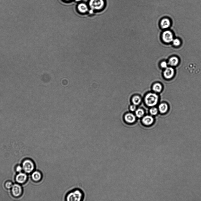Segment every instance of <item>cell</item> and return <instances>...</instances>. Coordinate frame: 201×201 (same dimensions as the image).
<instances>
[{
  "instance_id": "obj_3",
  "label": "cell",
  "mask_w": 201,
  "mask_h": 201,
  "mask_svg": "<svg viewBox=\"0 0 201 201\" xmlns=\"http://www.w3.org/2000/svg\"><path fill=\"white\" fill-rule=\"evenodd\" d=\"M158 97L157 95L155 93H150L145 97V103L149 106H153L158 103Z\"/></svg>"
},
{
  "instance_id": "obj_1",
  "label": "cell",
  "mask_w": 201,
  "mask_h": 201,
  "mask_svg": "<svg viewBox=\"0 0 201 201\" xmlns=\"http://www.w3.org/2000/svg\"><path fill=\"white\" fill-rule=\"evenodd\" d=\"M84 192L81 189L76 188L68 191L65 195V200L66 201H82L85 198Z\"/></svg>"
},
{
  "instance_id": "obj_12",
  "label": "cell",
  "mask_w": 201,
  "mask_h": 201,
  "mask_svg": "<svg viewBox=\"0 0 201 201\" xmlns=\"http://www.w3.org/2000/svg\"><path fill=\"white\" fill-rule=\"evenodd\" d=\"M126 121L129 123H133L135 121L136 118L134 115L132 113H128L125 117Z\"/></svg>"
},
{
  "instance_id": "obj_11",
  "label": "cell",
  "mask_w": 201,
  "mask_h": 201,
  "mask_svg": "<svg viewBox=\"0 0 201 201\" xmlns=\"http://www.w3.org/2000/svg\"><path fill=\"white\" fill-rule=\"evenodd\" d=\"M142 121L145 125H151L153 123L154 119L152 116L147 115L144 117Z\"/></svg>"
},
{
  "instance_id": "obj_18",
  "label": "cell",
  "mask_w": 201,
  "mask_h": 201,
  "mask_svg": "<svg viewBox=\"0 0 201 201\" xmlns=\"http://www.w3.org/2000/svg\"><path fill=\"white\" fill-rule=\"evenodd\" d=\"M135 114L137 117L140 118L143 116L144 112L142 109H139L136 111Z\"/></svg>"
},
{
  "instance_id": "obj_8",
  "label": "cell",
  "mask_w": 201,
  "mask_h": 201,
  "mask_svg": "<svg viewBox=\"0 0 201 201\" xmlns=\"http://www.w3.org/2000/svg\"><path fill=\"white\" fill-rule=\"evenodd\" d=\"M27 178V175L26 174L21 172L16 176V180L18 183L23 184L26 181Z\"/></svg>"
},
{
  "instance_id": "obj_24",
  "label": "cell",
  "mask_w": 201,
  "mask_h": 201,
  "mask_svg": "<svg viewBox=\"0 0 201 201\" xmlns=\"http://www.w3.org/2000/svg\"><path fill=\"white\" fill-rule=\"evenodd\" d=\"M136 105L134 104L131 105L130 107V109L132 111H135L136 109Z\"/></svg>"
},
{
  "instance_id": "obj_4",
  "label": "cell",
  "mask_w": 201,
  "mask_h": 201,
  "mask_svg": "<svg viewBox=\"0 0 201 201\" xmlns=\"http://www.w3.org/2000/svg\"><path fill=\"white\" fill-rule=\"evenodd\" d=\"M22 167L25 172L27 173H31L34 169V164L31 160H26L23 162Z\"/></svg>"
},
{
  "instance_id": "obj_19",
  "label": "cell",
  "mask_w": 201,
  "mask_h": 201,
  "mask_svg": "<svg viewBox=\"0 0 201 201\" xmlns=\"http://www.w3.org/2000/svg\"><path fill=\"white\" fill-rule=\"evenodd\" d=\"M158 110L156 108H153L151 109L150 110V112L152 115H155L158 113Z\"/></svg>"
},
{
  "instance_id": "obj_6",
  "label": "cell",
  "mask_w": 201,
  "mask_h": 201,
  "mask_svg": "<svg viewBox=\"0 0 201 201\" xmlns=\"http://www.w3.org/2000/svg\"><path fill=\"white\" fill-rule=\"evenodd\" d=\"M22 188L21 186L18 184H14L12 187V192L13 195L15 197L20 196L22 193Z\"/></svg>"
},
{
  "instance_id": "obj_10",
  "label": "cell",
  "mask_w": 201,
  "mask_h": 201,
  "mask_svg": "<svg viewBox=\"0 0 201 201\" xmlns=\"http://www.w3.org/2000/svg\"><path fill=\"white\" fill-rule=\"evenodd\" d=\"M160 26L162 29H165L168 28L170 26V20L167 18H165L162 19L160 22Z\"/></svg>"
},
{
  "instance_id": "obj_7",
  "label": "cell",
  "mask_w": 201,
  "mask_h": 201,
  "mask_svg": "<svg viewBox=\"0 0 201 201\" xmlns=\"http://www.w3.org/2000/svg\"><path fill=\"white\" fill-rule=\"evenodd\" d=\"M175 73L172 67H167L164 72V77L167 79H170L173 77Z\"/></svg>"
},
{
  "instance_id": "obj_15",
  "label": "cell",
  "mask_w": 201,
  "mask_h": 201,
  "mask_svg": "<svg viewBox=\"0 0 201 201\" xmlns=\"http://www.w3.org/2000/svg\"><path fill=\"white\" fill-rule=\"evenodd\" d=\"M178 59L176 57H172L169 59L168 64L171 66H175L178 64Z\"/></svg>"
},
{
  "instance_id": "obj_23",
  "label": "cell",
  "mask_w": 201,
  "mask_h": 201,
  "mask_svg": "<svg viewBox=\"0 0 201 201\" xmlns=\"http://www.w3.org/2000/svg\"><path fill=\"white\" fill-rule=\"evenodd\" d=\"M16 171L18 172H21L23 169L22 167L21 166L18 165L16 167Z\"/></svg>"
},
{
  "instance_id": "obj_5",
  "label": "cell",
  "mask_w": 201,
  "mask_h": 201,
  "mask_svg": "<svg viewBox=\"0 0 201 201\" xmlns=\"http://www.w3.org/2000/svg\"><path fill=\"white\" fill-rule=\"evenodd\" d=\"M162 39L165 43H168L173 41V35L171 32L167 31L164 32L162 35Z\"/></svg>"
},
{
  "instance_id": "obj_9",
  "label": "cell",
  "mask_w": 201,
  "mask_h": 201,
  "mask_svg": "<svg viewBox=\"0 0 201 201\" xmlns=\"http://www.w3.org/2000/svg\"><path fill=\"white\" fill-rule=\"evenodd\" d=\"M32 177L34 181L38 182L41 180L43 176L41 172L36 171L33 172L32 175Z\"/></svg>"
},
{
  "instance_id": "obj_26",
  "label": "cell",
  "mask_w": 201,
  "mask_h": 201,
  "mask_svg": "<svg viewBox=\"0 0 201 201\" xmlns=\"http://www.w3.org/2000/svg\"><path fill=\"white\" fill-rule=\"evenodd\" d=\"M76 2H79L81 1V0H75Z\"/></svg>"
},
{
  "instance_id": "obj_17",
  "label": "cell",
  "mask_w": 201,
  "mask_h": 201,
  "mask_svg": "<svg viewBox=\"0 0 201 201\" xmlns=\"http://www.w3.org/2000/svg\"><path fill=\"white\" fill-rule=\"evenodd\" d=\"M141 99L138 96H135L132 99V102L134 105H138L141 102Z\"/></svg>"
},
{
  "instance_id": "obj_25",
  "label": "cell",
  "mask_w": 201,
  "mask_h": 201,
  "mask_svg": "<svg viewBox=\"0 0 201 201\" xmlns=\"http://www.w3.org/2000/svg\"><path fill=\"white\" fill-rule=\"evenodd\" d=\"M93 10L91 9V10H90V11L89 13H91V14H92V13H93Z\"/></svg>"
},
{
  "instance_id": "obj_13",
  "label": "cell",
  "mask_w": 201,
  "mask_h": 201,
  "mask_svg": "<svg viewBox=\"0 0 201 201\" xmlns=\"http://www.w3.org/2000/svg\"><path fill=\"white\" fill-rule=\"evenodd\" d=\"M159 109L161 113H165L168 111V106L167 104L162 103L159 105Z\"/></svg>"
},
{
  "instance_id": "obj_14",
  "label": "cell",
  "mask_w": 201,
  "mask_h": 201,
  "mask_svg": "<svg viewBox=\"0 0 201 201\" xmlns=\"http://www.w3.org/2000/svg\"><path fill=\"white\" fill-rule=\"evenodd\" d=\"M78 8V11L81 13H84L88 11V7L84 3H82L79 5Z\"/></svg>"
},
{
  "instance_id": "obj_21",
  "label": "cell",
  "mask_w": 201,
  "mask_h": 201,
  "mask_svg": "<svg viewBox=\"0 0 201 201\" xmlns=\"http://www.w3.org/2000/svg\"><path fill=\"white\" fill-rule=\"evenodd\" d=\"M6 186L7 188L8 189L11 188L13 186V184L11 182L8 181L6 182Z\"/></svg>"
},
{
  "instance_id": "obj_27",
  "label": "cell",
  "mask_w": 201,
  "mask_h": 201,
  "mask_svg": "<svg viewBox=\"0 0 201 201\" xmlns=\"http://www.w3.org/2000/svg\"><path fill=\"white\" fill-rule=\"evenodd\" d=\"M65 1H70V0H65Z\"/></svg>"
},
{
  "instance_id": "obj_2",
  "label": "cell",
  "mask_w": 201,
  "mask_h": 201,
  "mask_svg": "<svg viewBox=\"0 0 201 201\" xmlns=\"http://www.w3.org/2000/svg\"><path fill=\"white\" fill-rule=\"evenodd\" d=\"M89 6L91 9L102 11L105 9L107 6L106 0H90Z\"/></svg>"
},
{
  "instance_id": "obj_22",
  "label": "cell",
  "mask_w": 201,
  "mask_h": 201,
  "mask_svg": "<svg viewBox=\"0 0 201 201\" xmlns=\"http://www.w3.org/2000/svg\"><path fill=\"white\" fill-rule=\"evenodd\" d=\"M167 63L165 61H163L161 63L160 66L161 67L164 68H166L167 67Z\"/></svg>"
},
{
  "instance_id": "obj_16",
  "label": "cell",
  "mask_w": 201,
  "mask_h": 201,
  "mask_svg": "<svg viewBox=\"0 0 201 201\" xmlns=\"http://www.w3.org/2000/svg\"><path fill=\"white\" fill-rule=\"evenodd\" d=\"M153 89L154 91L157 93H160L162 89V86L160 83H156L154 85Z\"/></svg>"
},
{
  "instance_id": "obj_20",
  "label": "cell",
  "mask_w": 201,
  "mask_h": 201,
  "mask_svg": "<svg viewBox=\"0 0 201 201\" xmlns=\"http://www.w3.org/2000/svg\"><path fill=\"white\" fill-rule=\"evenodd\" d=\"M173 44L175 46H178L180 44V40L177 39H175L173 40Z\"/></svg>"
}]
</instances>
